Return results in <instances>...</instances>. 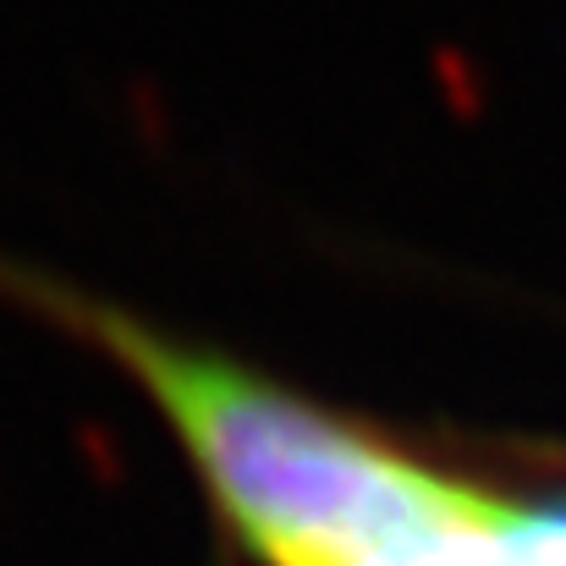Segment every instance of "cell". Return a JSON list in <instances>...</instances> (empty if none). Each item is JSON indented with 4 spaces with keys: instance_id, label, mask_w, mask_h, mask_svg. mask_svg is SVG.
Instances as JSON below:
<instances>
[{
    "instance_id": "obj_1",
    "label": "cell",
    "mask_w": 566,
    "mask_h": 566,
    "mask_svg": "<svg viewBox=\"0 0 566 566\" xmlns=\"http://www.w3.org/2000/svg\"><path fill=\"white\" fill-rule=\"evenodd\" d=\"M61 325L83 331L144 385L203 479L226 528L264 566H396L468 534H506L517 506L440 479L259 369L182 342L105 297L22 281Z\"/></svg>"
},
{
    "instance_id": "obj_2",
    "label": "cell",
    "mask_w": 566,
    "mask_h": 566,
    "mask_svg": "<svg viewBox=\"0 0 566 566\" xmlns=\"http://www.w3.org/2000/svg\"><path fill=\"white\" fill-rule=\"evenodd\" d=\"M523 523H528V517H523ZM523 523L506 528V534H468V539H451V545H440V551H423V556L396 562V566H517Z\"/></svg>"
}]
</instances>
